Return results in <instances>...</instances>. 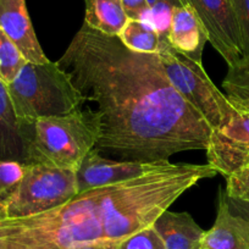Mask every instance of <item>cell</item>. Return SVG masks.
<instances>
[{
    "label": "cell",
    "instance_id": "cell-6",
    "mask_svg": "<svg viewBox=\"0 0 249 249\" xmlns=\"http://www.w3.org/2000/svg\"><path fill=\"white\" fill-rule=\"evenodd\" d=\"M76 195V171L26 164L21 181L0 200V215L22 217L40 214L69 202Z\"/></svg>",
    "mask_w": 249,
    "mask_h": 249
},
{
    "label": "cell",
    "instance_id": "cell-13",
    "mask_svg": "<svg viewBox=\"0 0 249 249\" xmlns=\"http://www.w3.org/2000/svg\"><path fill=\"white\" fill-rule=\"evenodd\" d=\"M166 249H202L205 231L188 213L165 210L153 224Z\"/></svg>",
    "mask_w": 249,
    "mask_h": 249
},
{
    "label": "cell",
    "instance_id": "cell-24",
    "mask_svg": "<svg viewBox=\"0 0 249 249\" xmlns=\"http://www.w3.org/2000/svg\"><path fill=\"white\" fill-rule=\"evenodd\" d=\"M121 4L128 20L148 21L150 6L147 0H121Z\"/></svg>",
    "mask_w": 249,
    "mask_h": 249
},
{
    "label": "cell",
    "instance_id": "cell-5",
    "mask_svg": "<svg viewBox=\"0 0 249 249\" xmlns=\"http://www.w3.org/2000/svg\"><path fill=\"white\" fill-rule=\"evenodd\" d=\"M157 54L171 85L204 117L213 131L225 127L233 119L238 111L210 80L203 65L175 52L169 42H160Z\"/></svg>",
    "mask_w": 249,
    "mask_h": 249
},
{
    "label": "cell",
    "instance_id": "cell-15",
    "mask_svg": "<svg viewBox=\"0 0 249 249\" xmlns=\"http://www.w3.org/2000/svg\"><path fill=\"white\" fill-rule=\"evenodd\" d=\"M127 21L121 0H86L85 23L93 30L117 37Z\"/></svg>",
    "mask_w": 249,
    "mask_h": 249
},
{
    "label": "cell",
    "instance_id": "cell-21",
    "mask_svg": "<svg viewBox=\"0 0 249 249\" xmlns=\"http://www.w3.org/2000/svg\"><path fill=\"white\" fill-rule=\"evenodd\" d=\"M23 166L18 161L0 160V200L11 192L23 176Z\"/></svg>",
    "mask_w": 249,
    "mask_h": 249
},
{
    "label": "cell",
    "instance_id": "cell-3",
    "mask_svg": "<svg viewBox=\"0 0 249 249\" xmlns=\"http://www.w3.org/2000/svg\"><path fill=\"white\" fill-rule=\"evenodd\" d=\"M23 124L27 164L77 171L97 145L100 122L97 111L77 109L61 116L42 117Z\"/></svg>",
    "mask_w": 249,
    "mask_h": 249
},
{
    "label": "cell",
    "instance_id": "cell-11",
    "mask_svg": "<svg viewBox=\"0 0 249 249\" xmlns=\"http://www.w3.org/2000/svg\"><path fill=\"white\" fill-rule=\"evenodd\" d=\"M167 40L175 52L203 65L208 36L198 16L187 3L174 9Z\"/></svg>",
    "mask_w": 249,
    "mask_h": 249
},
{
    "label": "cell",
    "instance_id": "cell-26",
    "mask_svg": "<svg viewBox=\"0 0 249 249\" xmlns=\"http://www.w3.org/2000/svg\"><path fill=\"white\" fill-rule=\"evenodd\" d=\"M121 242L119 241L95 242V243L86 244V246L80 247V248L77 249H120V243H121Z\"/></svg>",
    "mask_w": 249,
    "mask_h": 249
},
{
    "label": "cell",
    "instance_id": "cell-23",
    "mask_svg": "<svg viewBox=\"0 0 249 249\" xmlns=\"http://www.w3.org/2000/svg\"><path fill=\"white\" fill-rule=\"evenodd\" d=\"M241 32L243 56L249 55V0H231Z\"/></svg>",
    "mask_w": 249,
    "mask_h": 249
},
{
    "label": "cell",
    "instance_id": "cell-7",
    "mask_svg": "<svg viewBox=\"0 0 249 249\" xmlns=\"http://www.w3.org/2000/svg\"><path fill=\"white\" fill-rule=\"evenodd\" d=\"M199 18L208 42L232 65L243 57L241 32L231 0H184Z\"/></svg>",
    "mask_w": 249,
    "mask_h": 249
},
{
    "label": "cell",
    "instance_id": "cell-20",
    "mask_svg": "<svg viewBox=\"0 0 249 249\" xmlns=\"http://www.w3.org/2000/svg\"><path fill=\"white\" fill-rule=\"evenodd\" d=\"M120 249H166L154 226L145 227L120 243Z\"/></svg>",
    "mask_w": 249,
    "mask_h": 249
},
{
    "label": "cell",
    "instance_id": "cell-17",
    "mask_svg": "<svg viewBox=\"0 0 249 249\" xmlns=\"http://www.w3.org/2000/svg\"><path fill=\"white\" fill-rule=\"evenodd\" d=\"M117 37L124 47L136 53L155 54L160 47L159 35L148 21L128 20Z\"/></svg>",
    "mask_w": 249,
    "mask_h": 249
},
{
    "label": "cell",
    "instance_id": "cell-16",
    "mask_svg": "<svg viewBox=\"0 0 249 249\" xmlns=\"http://www.w3.org/2000/svg\"><path fill=\"white\" fill-rule=\"evenodd\" d=\"M222 88L237 111L249 114V55L229 66Z\"/></svg>",
    "mask_w": 249,
    "mask_h": 249
},
{
    "label": "cell",
    "instance_id": "cell-8",
    "mask_svg": "<svg viewBox=\"0 0 249 249\" xmlns=\"http://www.w3.org/2000/svg\"><path fill=\"white\" fill-rule=\"evenodd\" d=\"M205 152L208 165L225 178L249 166V114L238 111L225 127L213 131Z\"/></svg>",
    "mask_w": 249,
    "mask_h": 249
},
{
    "label": "cell",
    "instance_id": "cell-1",
    "mask_svg": "<svg viewBox=\"0 0 249 249\" xmlns=\"http://www.w3.org/2000/svg\"><path fill=\"white\" fill-rule=\"evenodd\" d=\"M57 64L98 105L95 148L114 160L170 162L179 152L207 150L212 127L171 85L157 53L132 52L83 23Z\"/></svg>",
    "mask_w": 249,
    "mask_h": 249
},
{
    "label": "cell",
    "instance_id": "cell-22",
    "mask_svg": "<svg viewBox=\"0 0 249 249\" xmlns=\"http://www.w3.org/2000/svg\"><path fill=\"white\" fill-rule=\"evenodd\" d=\"M227 197L249 202V166H244L238 171L226 177Z\"/></svg>",
    "mask_w": 249,
    "mask_h": 249
},
{
    "label": "cell",
    "instance_id": "cell-12",
    "mask_svg": "<svg viewBox=\"0 0 249 249\" xmlns=\"http://www.w3.org/2000/svg\"><path fill=\"white\" fill-rule=\"evenodd\" d=\"M202 249H249V222L230 212L225 192H220L216 220L205 231Z\"/></svg>",
    "mask_w": 249,
    "mask_h": 249
},
{
    "label": "cell",
    "instance_id": "cell-25",
    "mask_svg": "<svg viewBox=\"0 0 249 249\" xmlns=\"http://www.w3.org/2000/svg\"><path fill=\"white\" fill-rule=\"evenodd\" d=\"M225 198H226L230 212H231L232 214L243 217L244 220H247V221L249 222V202L236 199V198H230L227 197L226 193H225Z\"/></svg>",
    "mask_w": 249,
    "mask_h": 249
},
{
    "label": "cell",
    "instance_id": "cell-18",
    "mask_svg": "<svg viewBox=\"0 0 249 249\" xmlns=\"http://www.w3.org/2000/svg\"><path fill=\"white\" fill-rule=\"evenodd\" d=\"M26 62L20 49L0 28V81L5 85L13 82Z\"/></svg>",
    "mask_w": 249,
    "mask_h": 249
},
{
    "label": "cell",
    "instance_id": "cell-4",
    "mask_svg": "<svg viewBox=\"0 0 249 249\" xmlns=\"http://www.w3.org/2000/svg\"><path fill=\"white\" fill-rule=\"evenodd\" d=\"M6 88L16 116L25 124L70 114L87 102L71 76L50 60L45 64L27 61Z\"/></svg>",
    "mask_w": 249,
    "mask_h": 249
},
{
    "label": "cell",
    "instance_id": "cell-9",
    "mask_svg": "<svg viewBox=\"0 0 249 249\" xmlns=\"http://www.w3.org/2000/svg\"><path fill=\"white\" fill-rule=\"evenodd\" d=\"M170 164L171 162H138L107 159L100 157L99 150L94 148L88 153L76 171L77 193L131 181Z\"/></svg>",
    "mask_w": 249,
    "mask_h": 249
},
{
    "label": "cell",
    "instance_id": "cell-2",
    "mask_svg": "<svg viewBox=\"0 0 249 249\" xmlns=\"http://www.w3.org/2000/svg\"><path fill=\"white\" fill-rule=\"evenodd\" d=\"M216 174L208 164H170L131 181L77 193L40 214L0 215V249H77L121 242L152 226L183 193Z\"/></svg>",
    "mask_w": 249,
    "mask_h": 249
},
{
    "label": "cell",
    "instance_id": "cell-14",
    "mask_svg": "<svg viewBox=\"0 0 249 249\" xmlns=\"http://www.w3.org/2000/svg\"><path fill=\"white\" fill-rule=\"evenodd\" d=\"M0 160L27 164L23 124L16 116L5 83L0 81Z\"/></svg>",
    "mask_w": 249,
    "mask_h": 249
},
{
    "label": "cell",
    "instance_id": "cell-27",
    "mask_svg": "<svg viewBox=\"0 0 249 249\" xmlns=\"http://www.w3.org/2000/svg\"><path fill=\"white\" fill-rule=\"evenodd\" d=\"M147 1H148V4H149V6H153V4H154L157 0H147Z\"/></svg>",
    "mask_w": 249,
    "mask_h": 249
},
{
    "label": "cell",
    "instance_id": "cell-10",
    "mask_svg": "<svg viewBox=\"0 0 249 249\" xmlns=\"http://www.w3.org/2000/svg\"><path fill=\"white\" fill-rule=\"evenodd\" d=\"M0 28L15 43L28 62L49 61L33 30L26 0H0Z\"/></svg>",
    "mask_w": 249,
    "mask_h": 249
},
{
    "label": "cell",
    "instance_id": "cell-19",
    "mask_svg": "<svg viewBox=\"0 0 249 249\" xmlns=\"http://www.w3.org/2000/svg\"><path fill=\"white\" fill-rule=\"evenodd\" d=\"M183 4L184 0H157L153 6H150V21L159 35L160 42H169L167 35L174 9Z\"/></svg>",
    "mask_w": 249,
    "mask_h": 249
}]
</instances>
